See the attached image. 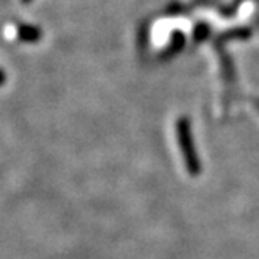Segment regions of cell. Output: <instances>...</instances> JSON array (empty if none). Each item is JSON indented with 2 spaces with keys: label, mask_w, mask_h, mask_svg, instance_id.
Masks as SVG:
<instances>
[{
  "label": "cell",
  "mask_w": 259,
  "mask_h": 259,
  "mask_svg": "<svg viewBox=\"0 0 259 259\" xmlns=\"http://www.w3.org/2000/svg\"><path fill=\"white\" fill-rule=\"evenodd\" d=\"M178 138H180V144L184 150V156H186V162H188L189 170L192 174H197L198 172V159H197L195 150L192 149V141H191L188 120L183 119L178 122Z\"/></svg>",
  "instance_id": "6da1fadb"
},
{
  "label": "cell",
  "mask_w": 259,
  "mask_h": 259,
  "mask_svg": "<svg viewBox=\"0 0 259 259\" xmlns=\"http://www.w3.org/2000/svg\"><path fill=\"white\" fill-rule=\"evenodd\" d=\"M16 34L17 38L24 42H39L42 38V30L36 25H30V24H17L16 25Z\"/></svg>",
  "instance_id": "7a4b0ae2"
},
{
  "label": "cell",
  "mask_w": 259,
  "mask_h": 259,
  "mask_svg": "<svg viewBox=\"0 0 259 259\" xmlns=\"http://www.w3.org/2000/svg\"><path fill=\"white\" fill-rule=\"evenodd\" d=\"M5 83H7V73L0 69V86H4Z\"/></svg>",
  "instance_id": "3957f363"
},
{
  "label": "cell",
  "mask_w": 259,
  "mask_h": 259,
  "mask_svg": "<svg viewBox=\"0 0 259 259\" xmlns=\"http://www.w3.org/2000/svg\"><path fill=\"white\" fill-rule=\"evenodd\" d=\"M22 2H24V4H30V2H31V0H22Z\"/></svg>",
  "instance_id": "277c9868"
}]
</instances>
